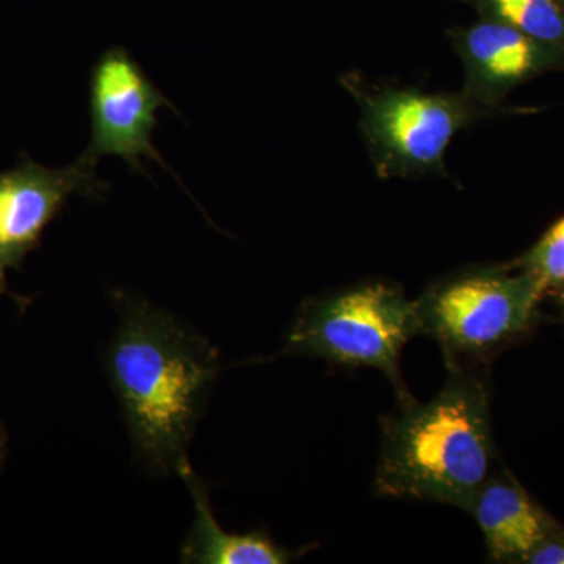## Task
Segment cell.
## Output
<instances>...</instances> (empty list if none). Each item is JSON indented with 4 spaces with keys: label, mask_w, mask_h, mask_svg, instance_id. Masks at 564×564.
Returning a JSON list of instances; mask_svg holds the SVG:
<instances>
[{
    "label": "cell",
    "mask_w": 564,
    "mask_h": 564,
    "mask_svg": "<svg viewBox=\"0 0 564 564\" xmlns=\"http://www.w3.org/2000/svg\"><path fill=\"white\" fill-rule=\"evenodd\" d=\"M489 20L503 22L536 43L564 40V11L556 0H478Z\"/></svg>",
    "instance_id": "11"
},
{
    "label": "cell",
    "mask_w": 564,
    "mask_h": 564,
    "mask_svg": "<svg viewBox=\"0 0 564 564\" xmlns=\"http://www.w3.org/2000/svg\"><path fill=\"white\" fill-rule=\"evenodd\" d=\"M192 494L195 519L181 547V562L187 564H284L293 555L274 544L263 532L232 534L225 532L215 519L206 485L184 463L177 470Z\"/></svg>",
    "instance_id": "9"
},
{
    "label": "cell",
    "mask_w": 564,
    "mask_h": 564,
    "mask_svg": "<svg viewBox=\"0 0 564 564\" xmlns=\"http://www.w3.org/2000/svg\"><path fill=\"white\" fill-rule=\"evenodd\" d=\"M456 96L386 90L362 101L364 132L378 166L388 173H426L443 166L445 151L469 120Z\"/></svg>",
    "instance_id": "7"
},
{
    "label": "cell",
    "mask_w": 564,
    "mask_h": 564,
    "mask_svg": "<svg viewBox=\"0 0 564 564\" xmlns=\"http://www.w3.org/2000/svg\"><path fill=\"white\" fill-rule=\"evenodd\" d=\"M470 511L496 562L527 563L533 549L551 533L543 511L521 486L507 477L492 475L478 492Z\"/></svg>",
    "instance_id": "8"
},
{
    "label": "cell",
    "mask_w": 564,
    "mask_h": 564,
    "mask_svg": "<svg viewBox=\"0 0 564 564\" xmlns=\"http://www.w3.org/2000/svg\"><path fill=\"white\" fill-rule=\"evenodd\" d=\"M543 293L530 273L478 270L434 285L415 303L422 333L451 352L481 355L525 332Z\"/></svg>",
    "instance_id": "4"
},
{
    "label": "cell",
    "mask_w": 564,
    "mask_h": 564,
    "mask_svg": "<svg viewBox=\"0 0 564 564\" xmlns=\"http://www.w3.org/2000/svg\"><path fill=\"white\" fill-rule=\"evenodd\" d=\"M532 564H564V538L549 533L527 558Z\"/></svg>",
    "instance_id": "13"
},
{
    "label": "cell",
    "mask_w": 564,
    "mask_h": 564,
    "mask_svg": "<svg viewBox=\"0 0 564 564\" xmlns=\"http://www.w3.org/2000/svg\"><path fill=\"white\" fill-rule=\"evenodd\" d=\"M113 300L118 328L107 348V373L133 448L151 473L177 475L220 356L207 337L140 295L118 291Z\"/></svg>",
    "instance_id": "1"
},
{
    "label": "cell",
    "mask_w": 564,
    "mask_h": 564,
    "mask_svg": "<svg viewBox=\"0 0 564 564\" xmlns=\"http://www.w3.org/2000/svg\"><path fill=\"white\" fill-rule=\"evenodd\" d=\"M98 161L84 152L66 169H47L21 154L20 163L0 173V296L7 295V272L18 270L35 250L50 223L70 196L102 199L110 185L96 173Z\"/></svg>",
    "instance_id": "6"
},
{
    "label": "cell",
    "mask_w": 564,
    "mask_h": 564,
    "mask_svg": "<svg viewBox=\"0 0 564 564\" xmlns=\"http://www.w3.org/2000/svg\"><path fill=\"white\" fill-rule=\"evenodd\" d=\"M534 281L545 289L564 284V218L552 226L529 258V270Z\"/></svg>",
    "instance_id": "12"
},
{
    "label": "cell",
    "mask_w": 564,
    "mask_h": 564,
    "mask_svg": "<svg viewBox=\"0 0 564 564\" xmlns=\"http://www.w3.org/2000/svg\"><path fill=\"white\" fill-rule=\"evenodd\" d=\"M475 93L524 79L538 63V43L503 22H477L456 36Z\"/></svg>",
    "instance_id": "10"
},
{
    "label": "cell",
    "mask_w": 564,
    "mask_h": 564,
    "mask_svg": "<svg viewBox=\"0 0 564 564\" xmlns=\"http://www.w3.org/2000/svg\"><path fill=\"white\" fill-rule=\"evenodd\" d=\"M162 107L176 110L124 47H110L91 70V140L85 152L96 161L118 155L143 174L141 159L147 158L174 174L152 143Z\"/></svg>",
    "instance_id": "5"
},
{
    "label": "cell",
    "mask_w": 564,
    "mask_h": 564,
    "mask_svg": "<svg viewBox=\"0 0 564 564\" xmlns=\"http://www.w3.org/2000/svg\"><path fill=\"white\" fill-rule=\"evenodd\" d=\"M7 451H9V434H7L6 426L0 422V469L6 463Z\"/></svg>",
    "instance_id": "14"
},
{
    "label": "cell",
    "mask_w": 564,
    "mask_h": 564,
    "mask_svg": "<svg viewBox=\"0 0 564 564\" xmlns=\"http://www.w3.org/2000/svg\"><path fill=\"white\" fill-rule=\"evenodd\" d=\"M419 333L417 303L375 282L304 303L289 329L288 350L377 367L400 386V352Z\"/></svg>",
    "instance_id": "3"
},
{
    "label": "cell",
    "mask_w": 564,
    "mask_h": 564,
    "mask_svg": "<svg viewBox=\"0 0 564 564\" xmlns=\"http://www.w3.org/2000/svg\"><path fill=\"white\" fill-rule=\"evenodd\" d=\"M488 392L477 377L454 373L429 403L410 400L384 421L377 491L470 511L492 477Z\"/></svg>",
    "instance_id": "2"
}]
</instances>
